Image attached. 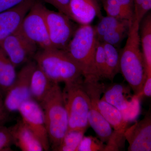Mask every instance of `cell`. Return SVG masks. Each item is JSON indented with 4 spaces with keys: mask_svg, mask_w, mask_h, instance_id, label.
<instances>
[{
    "mask_svg": "<svg viewBox=\"0 0 151 151\" xmlns=\"http://www.w3.org/2000/svg\"><path fill=\"white\" fill-rule=\"evenodd\" d=\"M0 46L16 68L32 60L37 51V45L24 35L20 27Z\"/></svg>",
    "mask_w": 151,
    "mask_h": 151,
    "instance_id": "cell-12",
    "label": "cell"
},
{
    "mask_svg": "<svg viewBox=\"0 0 151 151\" xmlns=\"http://www.w3.org/2000/svg\"><path fill=\"white\" fill-rule=\"evenodd\" d=\"M83 82L65 84L63 91L68 117V132L86 131L89 126L88 117L90 100L82 85Z\"/></svg>",
    "mask_w": 151,
    "mask_h": 151,
    "instance_id": "cell-5",
    "label": "cell"
},
{
    "mask_svg": "<svg viewBox=\"0 0 151 151\" xmlns=\"http://www.w3.org/2000/svg\"><path fill=\"white\" fill-rule=\"evenodd\" d=\"M106 145L92 136H84L76 151H105Z\"/></svg>",
    "mask_w": 151,
    "mask_h": 151,
    "instance_id": "cell-26",
    "label": "cell"
},
{
    "mask_svg": "<svg viewBox=\"0 0 151 151\" xmlns=\"http://www.w3.org/2000/svg\"><path fill=\"white\" fill-rule=\"evenodd\" d=\"M45 7L40 2L35 1L20 27L24 35L41 49L55 48L49 36L45 16Z\"/></svg>",
    "mask_w": 151,
    "mask_h": 151,
    "instance_id": "cell-6",
    "label": "cell"
},
{
    "mask_svg": "<svg viewBox=\"0 0 151 151\" xmlns=\"http://www.w3.org/2000/svg\"><path fill=\"white\" fill-rule=\"evenodd\" d=\"M35 0H26L12 8L0 12V46L8 37L16 31Z\"/></svg>",
    "mask_w": 151,
    "mask_h": 151,
    "instance_id": "cell-14",
    "label": "cell"
},
{
    "mask_svg": "<svg viewBox=\"0 0 151 151\" xmlns=\"http://www.w3.org/2000/svg\"><path fill=\"white\" fill-rule=\"evenodd\" d=\"M8 113L4 105L3 97L0 94V125L6 119Z\"/></svg>",
    "mask_w": 151,
    "mask_h": 151,
    "instance_id": "cell-33",
    "label": "cell"
},
{
    "mask_svg": "<svg viewBox=\"0 0 151 151\" xmlns=\"http://www.w3.org/2000/svg\"><path fill=\"white\" fill-rule=\"evenodd\" d=\"M45 16L50 39L55 48L65 50L76 29L71 19L60 12L45 7Z\"/></svg>",
    "mask_w": 151,
    "mask_h": 151,
    "instance_id": "cell-8",
    "label": "cell"
},
{
    "mask_svg": "<svg viewBox=\"0 0 151 151\" xmlns=\"http://www.w3.org/2000/svg\"><path fill=\"white\" fill-rule=\"evenodd\" d=\"M129 144V151L151 150V118L148 113L141 121L137 122L124 133Z\"/></svg>",
    "mask_w": 151,
    "mask_h": 151,
    "instance_id": "cell-13",
    "label": "cell"
},
{
    "mask_svg": "<svg viewBox=\"0 0 151 151\" xmlns=\"http://www.w3.org/2000/svg\"><path fill=\"white\" fill-rule=\"evenodd\" d=\"M132 22L108 15L106 17L102 16L98 24L94 27L97 40H99L102 37L110 32L122 27L129 25Z\"/></svg>",
    "mask_w": 151,
    "mask_h": 151,
    "instance_id": "cell-23",
    "label": "cell"
},
{
    "mask_svg": "<svg viewBox=\"0 0 151 151\" xmlns=\"http://www.w3.org/2000/svg\"><path fill=\"white\" fill-rule=\"evenodd\" d=\"M43 109L50 146L56 151L68 132V117L63 91L53 83L45 98L40 103Z\"/></svg>",
    "mask_w": 151,
    "mask_h": 151,
    "instance_id": "cell-4",
    "label": "cell"
},
{
    "mask_svg": "<svg viewBox=\"0 0 151 151\" xmlns=\"http://www.w3.org/2000/svg\"><path fill=\"white\" fill-rule=\"evenodd\" d=\"M85 132L83 130L68 131L56 151H76Z\"/></svg>",
    "mask_w": 151,
    "mask_h": 151,
    "instance_id": "cell-24",
    "label": "cell"
},
{
    "mask_svg": "<svg viewBox=\"0 0 151 151\" xmlns=\"http://www.w3.org/2000/svg\"><path fill=\"white\" fill-rule=\"evenodd\" d=\"M13 139L9 128L0 125V151L11 150Z\"/></svg>",
    "mask_w": 151,
    "mask_h": 151,
    "instance_id": "cell-29",
    "label": "cell"
},
{
    "mask_svg": "<svg viewBox=\"0 0 151 151\" xmlns=\"http://www.w3.org/2000/svg\"><path fill=\"white\" fill-rule=\"evenodd\" d=\"M101 99L113 105L127 122L134 121L140 113V97L132 96L129 86L115 84L105 90Z\"/></svg>",
    "mask_w": 151,
    "mask_h": 151,
    "instance_id": "cell-7",
    "label": "cell"
},
{
    "mask_svg": "<svg viewBox=\"0 0 151 151\" xmlns=\"http://www.w3.org/2000/svg\"><path fill=\"white\" fill-rule=\"evenodd\" d=\"M53 83L36 64L31 80L32 98L40 104L49 92Z\"/></svg>",
    "mask_w": 151,
    "mask_h": 151,
    "instance_id": "cell-19",
    "label": "cell"
},
{
    "mask_svg": "<svg viewBox=\"0 0 151 151\" xmlns=\"http://www.w3.org/2000/svg\"><path fill=\"white\" fill-rule=\"evenodd\" d=\"M106 56L105 78L113 81L120 71V54L116 47L110 44L102 42Z\"/></svg>",
    "mask_w": 151,
    "mask_h": 151,
    "instance_id": "cell-22",
    "label": "cell"
},
{
    "mask_svg": "<svg viewBox=\"0 0 151 151\" xmlns=\"http://www.w3.org/2000/svg\"><path fill=\"white\" fill-rule=\"evenodd\" d=\"M36 66L35 61L31 60L25 64L17 73L14 82L3 98L4 105L8 112L17 111L22 103L32 99L31 80Z\"/></svg>",
    "mask_w": 151,
    "mask_h": 151,
    "instance_id": "cell-9",
    "label": "cell"
},
{
    "mask_svg": "<svg viewBox=\"0 0 151 151\" xmlns=\"http://www.w3.org/2000/svg\"><path fill=\"white\" fill-rule=\"evenodd\" d=\"M9 128L13 144L22 151H44L40 141L22 121L18 122Z\"/></svg>",
    "mask_w": 151,
    "mask_h": 151,
    "instance_id": "cell-16",
    "label": "cell"
},
{
    "mask_svg": "<svg viewBox=\"0 0 151 151\" xmlns=\"http://www.w3.org/2000/svg\"><path fill=\"white\" fill-rule=\"evenodd\" d=\"M19 113L22 121L33 133L43 147L44 150L50 147L43 109L40 104L32 98L20 105Z\"/></svg>",
    "mask_w": 151,
    "mask_h": 151,
    "instance_id": "cell-11",
    "label": "cell"
},
{
    "mask_svg": "<svg viewBox=\"0 0 151 151\" xmlns=\"http://www.w3.org/2000/svg\"><path fill=\"white\" fill-rule=\"evenodd\" d=\"M37 65L54 83H82V72L66 52L55 48L41 49L34 57Z\"/></svg>",
    "mask_w": 151,
    "mask_h": 151,
    "instance_id": "cell-3",
    "label": "cell"
},
{
    "mask_svg": "<svg viewBox=\"0 0 151 151\" xmlns=\"http://www.w3.org/2000/svg\"><path fill=\"white\" fill-rule=\"evenodd\" d=\"M16 67L0 46V94L4 98L16 78Z\"/></svg>",
    "mask_w": 151,
    "mask_h": 151,
    "instance_id": "cell-20",
    "label": "cell"
},
{
    "mask_svg": "<svg viewBox=\"0 0 151 151\" xmlns=\"http://www.w3.org/2000/svg\"><path fill=\"white\" fill-rule=\"evenodd\" d=\"M50 4L62 13L65 14L70 18L69 5L70 0H43Z\"/></svg>",
    "mask_w": 151,
    "mask_h": 151,
    "instance_id": "cell-30",
    "label": "cell"
},
{
    "mask_svg": "<svg viewBox=\"0 0 151 151\" xmlns=\"http://www.w3.org/2000/svg\"><path fill=\"white\" fill-rule=\"evenodd\" d=\"M97 107L102 115L115 133L124 135L129 122L124 119L120 111L101 98L97 100Z\"/></svg>",
    "mask_w": 151,
    "mask_h": 151,
    "instance_id": "cell-17",
    "label": "cell"
},
{
    "mask_svg": "<svg viewBox=\"0 0 151 151\" xmlns=\"http://www.w3.org/2000/svg\"><path fill=\"white\" fill-rule=\"evenodd\" d=\"M98 0H70V18L80 25L90 24L96 17H102Z\"/></svg>",
    "mask_w": 151,
    "mask_h": 151,
    "instance_id": "cell-15",
    "label": "cell"
},
{
    "mask_svg": "<svg viewBox=\"0 0 151 151\" xmlns=\"http://www.w3.org/2000/svg\"><path fill=\"white\" fill-rule=\"evenodd\" d=\"M139 27L140 39L147 75H151V15L143 18Z\"/></svg>",
    "mask_w": 151,
    "mask_h": 151,
    "instance_id": "cell-21",
    "label": "cell"
},
{
    "mask_svg": "<svg viewBox=\"0 0 151 151\" xmlns=\"http://www.w3.org/2000/svg\"><path fill=\"white\" fill-rule=\"evenodd\" d=\"M130 24L110 32L97 40L101 42L110 44L115 47L119 46L123 40L128 35Z\"/></svg>",
    "mask_w": 151,
    "mask_h": 151,
    "instance_id": "cell-25",
    "label": "cell"
},
{
    "mask_svg": "<svg viewBox=\"0 0 151 151\" xmlns=\"http://www.w3.org/2000/svg\"><path fill=\"white\" fill-rule=\"evenodd\" d=\"M95 69L97 76L99 79L105 78L106 70V56L104 47L101 42L97 40L95 58H94Z\"/></svg>",
    "mask_w": 151,
    "mask_h": 151,
    "instance_id": "cell-27",
    "label": "cell"
},
{
    "mask_svg": "<svg viewBox=\"0 0 151 151\" xmlns=\"http://www.w3.org/2000/svg\"><path fill=\"white\" fill-rule=\"evenodd\" d=\"M98 1H101V0H98Z\"/></svg>",
    "mask_w": 151,
    "mask_h": 151,
    "instance_id": "cell-34",
    "label": "cell"
},
{
    "mask_svg": "<svg viewBox=\"0 0 151 151\" xmlns=\"http://www.w3.org/2000/svg\"><path fill=\"white\" fill-rule=\"evenodd\" d=\"M97 42L94 27L90 24L80 25L64 50L81 70L85 82L100 81L94 63Z\"/></svg>",
    "mask_w": 151,
    "mask_h": 151,
    "instance_id": "cell-2",
    "label": "cell"
},
{
    "mask_svg": "<svg viewBox=\"0 0 151 151\" xmlns=\"http://www.w3.org/2000/svg\"><path fill=\"white\" fill-rule=\"evenodd\" d=\"M134 19L141 23L151 9V0H133Z\"/></svg>",
    "mask_w": 151,
    "mask_h": 151,
    "instance_id": "cell-28",
    "label": "cell"
},
{
    "mask_svg": "<svg viewBox=\"0 0 151 151\" xmlns=\"http://www.w3.org/2000/svg\"><path fill=\"white\" fill-rule=\"evenodd\" d=\"M107 15L132 22L134 19L133 0H101Z\"/></svg>",
    "mask_w": 151,
    "mask_h": 151,
    "instance_id": "cell-18",
    "label": "cell"
},
{
    "mask_svg": "<svg viewBox=\"0 0 151 151\" xmlns=\"http://www.w3.org/2000/svg\"><path fill=\"white\" fill-rule=\"evenodd\" d=\"M26 0H0V12L17 6Z\"/></svg>",
    "mask_w": 151,
    "mask_h": 151,
    "instance_id": "cell-31",
    "label": "cell"
},
{
    "mask_svg": "<svg viewBox=\"0 0 151 151\" xmlns=\"http://www.w3.org/2000/svg\"><path fill=\"white\" fill-rule=\"evenodd\" d=\"M140 24L134 19L130 24L127 42L120 54V71L134 94L140 97L147 75L141 50Z\"/></svg>",
    "mask_w": 151,
    "mask_h": 151,
    "instance_id": "cell-1",
    "label": "cell"
},
{
    "mask_svg": "<svg viewBox=\"0 0 151 151\" xmlns=\"http://www.w3.org/2000/svg\"><path fill=\"white\" fill-rule=\"evenodd\" d=\"M84 89L90 98V104L88 120L89 126L94 130L100 140L107 142L113 134V128L105 120L97 107V100L105 90V86L100 81L83 83Z\"/></svg>",
    "mask_w": 151,
    "mask_h": 151,
    "instance_id": "cell-10",
    "label": "cell"
},
{
    "mask_svg": "<svg viewBox=\"0 0 151 151\" xmlns=\"http://www.w3.org/2000/svg\"><path fill=\"white\" fill-rule=\"evenodd\" d=\"M145 95L146 97H150L151 96V75H147L146 81L143 86L141 96Z\"/></svg>",
    "mask_w": 151,
    "mask_h": 151,
    "instance_id": "cell-32",
    "label": "cell"
}]
</instances>
